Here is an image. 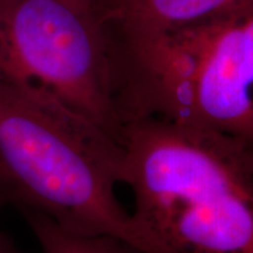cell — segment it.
Instances as JSON below:
<instances>
[{"instance_id": "7", "label": "cell", "mask_w": 253, "mask_h": 253, "mask_svg": "<svg viewBox=\"0 0 253 253\" xmlns=\"http://www.w3.org/2000/svg\"><path fill=\"white\" fill-rule=\"evenodd\" d=\"M69 1L76 3V4L83 6V7H87V9L96 10V11H99L107 17L110 11L117 4L118 0H69Z\"/></svg>"}, {"instance_id": "1", "label": "cell", "mask_w": 253, "mask_h": 253, "mask_svg": "<svg viewBox=\"0 0 253 253\" xmlns=\"http://www.w3.org/2000/svg\"><path fill=\"white\" fill-rule=\"evenodd\" d=\"M120 184L156 253H253V148L158 116L121 134Z\"/></svg>"}, {"instance_id": "6", "label": "cell", "mask_w": 253, "mask_h": 253, "mask_svg": "<svg viewBox=\"0 0 253 253\" xmlns=\"http://www.w3.org/2000/svg\"><path fill=\"white\" fill-rule=\"evenodd\" d=\"M23 217L27 219L42 253H139L116 238L65 231L36 212H23Z\"/></svg>"}, {"instance_id": "8", "label": "cell", "mask_w": 253, "mask_h": 253, "mask_svg": "<svg viewBox=\"0 0 253 253\" xmlns=\"http://www.w3.org/2000/svg\"><path fill=\"white\" fill-rule=\"evenodd\" d=\"M0 253H17L14 249V245L11 244L7 236L0 231Z\"/></svg>"}, {"instance_id": "5", "label": "cell", "mask_w": 253, "mask_h": 253, "mask_svg": "<svg viewBox=\"0 0 253 253\" xmlns=\"http://www.w3.org/2000/svg\"><path fill=\"white\" fill-rule=\"evenodd\" d=\"M245 0H118L109 20L123 40L161 36L193 27Z\"/></svg>"}, {"instance_id": "2", "label": "cell", "mask_w": 253, "mask_h": 253, "mask_svg": "<svg viewBox=\"0 0 253 253\" xmlns=\"http://www.w3.org/2000/svg\"><path fill=\"white\" fill-rule=\"evenodd\" d=\"M121 142L52 100L0 81V207L156 253L117 199Z\"/></svg>"}, {"instance_id": "3", "label": "cell", "mask_w": 253, "mask_h": 253, "mask_svg": "<svg viewBox=\"0 0 253 253\" xmlns=\"http://www.w3.org/2000/svg\"><path fill=\"white\" fill-rule=\"evenodd\" d=\"M118 42L131 118L158 116L253 148V0L193 27Z\"/></svg>"}, {"instance_id": "4", "label": "cell", "mask_w": 253, "mask_h": 253, "mask_svg": "<svg viewBox=\"0 0 253 253\" xmlns=\"http://www.w3.org/2000/svg\"><path fill=\"white\" fill-rule=\"evenodd\" d=\"M0 81L52 100L118 141L131 118L114 28L69 0H0Z\"/></svg>"}]
</instances>
